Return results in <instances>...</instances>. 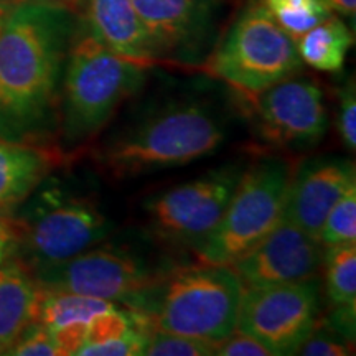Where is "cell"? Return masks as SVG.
I'll return each mask as SVG.
<instances>
[{"mask_svg":"<svg viewBox=\"0 0 356 356\" xmlns=\"http://www.w3.org/2000/svg\"><path fill=\"white\" fill-rule=\"evenodd\" d=\"M293 42L332 15L323 0H259Z\"/></svg>","mask_w":356,"mask_h":356,"instance_id":"obj_21","label":"cell"},{"mask_svg":"<svg viewBox=\"0 0 356 356\" xmlns=\"http://www.w3.org/2000/svg\"><path fill=\"white\" fill-rule=\"evenodd\" d=\"M150 68L118 55L81 29L71 42L61 86L65 140L76 145L97 136L126 99L139 92Z\"/></svg>","mask_w":356,"mask_h":356,"instance_id":"obj_4","label":"cell"},{"mask_svg":"<svg viewBox=\"0 0 356 356\" xmlns=\"http://www.w3.org/2000/svg\"><path fill=\"white\" fill-rule=\"evenodd\" d=\"M30 2H37V3H43V6L66 8V10L70 12H76L79 0H30Z\"/></svg>","mask_w":356,"mask_h":356,"instance_id":"obj_33","label":"cell"},{"mask_svg":"<svg viewBox=\"0 0 356 356\" xmlns=\"http://www.w3.org/2000/svg\"><path fill=\"white\" fill-rule=\"evenodd\" d=\"M338 132L348 152L356 149V95L353 79L340 92L338 106Z\"/></svg>","mask_w":356,"mask_h":356,"instance_id":"obj_28","label":"cell"},{"mask_svg":"<svg viewBox=\"0 0 356 356\" xmlns=\"http://www.w3.org/2000/svg\"><path fill=\"white\" fill-rule=\"evenodd\" d=\"M0 355H6V350H3V346H2V343H0Z\"/></svg>","mask_w":356,"mask_h":356,"instance_id":"obj_35","label":"cell"},{"mask_svg":"<svg viewBox=\"0 0 356 356\" xmlns=\"http://www.w3.org/2000/svg\"><path fill=\"white\" fill-rule=\"evenodd\" d=\"M353 184L356 173L351 160L338 157L307 160L292 173L284 218L318 239L330 208Z\"/></svg>","mask_w":356,"mask_h":356,"instance_id":"obj_14","label":"cell"},{"mask_svg":"<svg viewBox=\"0 0 356 356\" xmlns=\"http://www.w3.org/2000/svg\"><path fill=\"white\" fill-rule=\"evenodd\" d=\"M6 355L15 356H61L55 337L47 327L32 323L7 350Z\"/></svg>","mask_w":356,"mask_h":356,"instance_id":"obj_26","label":"cell"},{"mask_svg":"<svg viewBox=\"0 0 356 356\" xmlns=\"http://www.w3.org/2000/svg\"><path fill=\"white\" fill-rule=\"evenodd\" d=\"M302 65L296 42L259 0H249L202 68L246 97H256L274 84L297 76Z\"/></svg>","mask_w":356,"mask_h":356,"instance_id":"obj_5","label":"cell"},{"mask_svg":"<svg viewBox=\"0 0 356 356\" xmlns=\"http://www.w3.org/2000/svg\"><path fill=\"white\" fill-rule=\"evenodd\" d=\"M114 307L118 304L109 300L40 287L35 323L43 325L48 330H55L65 325L89 323L95 315Z\"/></svg>","mask_w":356,"mask_h":356,"instance_id":"obj_19","label":"cell"},{"mask_svg":"<svg viewBox=\"0 0 356 356\" xmlns=\"http://www.w3.org/2000/svg\"><path fill=\"white\" fill-rule=\"evenodd\" d=\"M150 332L142 327H132L122 337L114 338V340L102 341V343L83 345L76 355L81 356H137L144 355L147 338Z\"/></svg>","mask_w":356,"mask_h":356,"instance_id":"obj_25","label":"cell"},{"mask_svg":"<svg viewBox=\"0 0 356 356\" xmlns=\"http://www.w3.org/2000/svg\"><path fill=\"white\" fill-rule=\"evenodd\" d=\"M55 337L58 348L61 351V356L76 355L78 350L86 343L88 335V323H73L65 325V327L50 330Z\"/></svg>","mask_w":356,"mask_h":356,"instance_id":"obj_31","label":"cell"},{"mask_svg":"<svg viewBox=\"0 0 356 356\" xmlns=\"http://www.w3.org/2000/svg\"><path fill=\"white\" fill-rule=\"evenodd\" d=\"M292 168L266 157L244 168L221 220L195 248L200 264L231 266L284 218Z\"/></svg>","mask_w":356,"mask_h":356,"instance_id":"obj_6","label":"cell"},{"mask_svg":"<svg viewBox=\"0 0 356 356\" xmlns=\"http://www.w3.org/2000/svg\"><path fill=\"white\" fill-rule=\"evenodd\" d=\"M318 239L325 248L356 243V184L351 185L330 208Z\"/></svg>","mask_w":356,"mask_h":356,"instance_id":"obj_22","label":"cell"},{"mask_svg":"<svg viewBox=\"0 0 356 356\" xmlns=\"http://www.w3.org/2000/svg\"><path fill=\"white\" fill-rule=\"evenodd\" d=\"M40 287L132 304L162 270L122 246H92L70 259L32 269Z\"/></svg>","mask_w":356,"mask_h":356,"instance_id":"obj_8","label":"cell"},{"mask_svg":"<svg viewBox=\"0 0 356 356\" xmlns=\"http://www.w3.org/2000/svg\"><path fill=\"white\" fill-rule=\"evenodd\" d=\"M254 131L266 145L304 150L318 145L328 131L323 89L310 78L292 76L256 96Z\"/></svg>","mask_w":356,"mask_h":356,"instance_id":"obj_11","label":"cell"},{"mask_svg":"<svg viewBox=\"0 0 356 356\" xmlns=\"http://www.w3.org/2000/svg\"><path fill=\"white\" fill-rule=\"evenodd\" d=\"M216 343L200 338L178 335V333L152 330L144 355L149 356H210L215 355Z\"/></svg>","mask_w":356,"mask_h":356,"instance_id":"obj_23","label":"cell"},{"mask_svg":"<svg viewBox=\"0 0 356 356\" xmlns=\"http://www.w3.org/2000/svg\"><path fill=\"white\" fill-rule=\"evenodd\" d=\"M322 264L325 293L332 307H356V243L328 246Z\"/></svg>","mask_w":356,"mask_h":356,"instance_id":"obj_20","label":"cell"},{"mask_svg":"<svg viewBox=\"0 0 356 356\" xmlns=\"http://www.w3.org/2000/svg\"><path fill=\"white\" fill-rule=\"evenodd\" d=\"M83 29L118 55L149 66L157 63L132 0H79Z\"/></svg>","mask_w":356,"mask_h":356,"instance_id":"obj_15","label":"cell"},{"mask_svg":"<svg viewBox=\"0 0 356 356\" xmlns=\"http://www.w3.org/2000/svg\"><path fill=\"white\" fill-rule=\"evenodd\" d=\"M243 284L231 266L200 264L167 270L127 307L154 330L218 343L236 330Z\"/></svg>","mask_w":356,"mask_h":356,"instance_id":"obj_3","label":"cell"},{"mask_svg":"<svg viewBox=\"0 0 356 356\" xmlns=\"http://www.w3.org/2000/svg\"><path fill=\"white\" fill-rule=\"evenodd\" d=\"M320 317L322 284L312 275L280 286L244 289L236 330L256 338L273 356L296 355Z\"/></svg>","mask_w":356,"mask_h":356,"instance_id":"obj_7","label":"cell"},{"mask_svg":"<svg viewBox=\"0 0 356 356\" xmlns=\"http://www.w3.org/2000/svg\"><path fill=\"white\" fill-rule=\"evenodd\" d=\"M351 44L353 33L333 13L296 40L302 63L323 73H337L343 68Z\"/></svg>","mask_w":356,"mask_h":356,"instance_id":"obj_18","label":"cell"},{"mask_svg":"<svg viewBox=\"0 0 356 356\" xmlns=\"http://www.w3.org/2000/svg\"><path fill=\"white\" fill-rule=\"evenodd\" d=\"M325 6L332 13H338L341 17L355 19L356 12V0H323Z\"/></svg>","mask_w":356,"mask_h":356,"instance_id":"obj_32","label":"cell"},{"mask_svg":"<svg viewBox=\"0 0 356 356\" xmlns=\"http://www.w3.org/2000/svg\"><path fill=\"white\" fill-rule=\"evenodd\" d=\"M243 170L239 165L216 168L147 200L150 233L172 246L197 248L221 220Z\"/></svg>","mask_w":356,"mask_h":356,"instance_id":"obj_9","label":"cell"},{"mask_svg":"<svg viewBox=\"0 0 356 356\" xmlns=\"http://www.w3.org/2000/svg\"><path fill=\"white\" fill-rule=\"evenodd\" d=\"M73 12L22 0L0 29V137L33 134L50 121L70 51Z\"/></svg>","mask_w":356,"mask_h":356,"instance_id":"obj_1","label":"cell"},{"mask_svg":"<svg viewBox=\"0 0 356 356\" xmlns=\"http://www.w3.org/2000/svg\"><path fill=\"white\" fill-rule=\"evenodd\" d=\"M215 355L218 356H269L270 351L261 345L256 338L248 333L234 330L228 337L218 341L215 346ZM273 356V355H270Z\"/></svg>","mask_w":356,"mask_h":356,"instance_id":"obj_29","label":"cell"},{"mask_svg":"<svg viewBox=\"0 0 356 356\" xmlns=\"http://www.w3.org/2000/svg\"><path fill=\"white\" fill-rule=\"evenodd\" d=\"M55 163L43 147L0 137V213L25 202Z\"/></svg>","mask_w":356,"mask_h":356,"instance_id":"obj_16","label":"cell"},{"mask_svg":"<svg viewBox=\"0 0 356 356\" xmlns=\"http://www.w3.org/2000/svg\"><path fill=\"white\" fill-rule=\"evenodd\" d=\"M12 2H15V3H19V2H22V0H12Z\"/></svg>","mask_w":356,"mask_h":356,"instance_id":"obj_36","label":"cell"},{"mask_svg":"<svg viewBox=\"0 0 356 356\" xmlns=\"http://www.w3.org/2000/svg\"><path fill=\"white\" fill-rule=\"evenodd\" d=\"M24 239V222L0 213V266L10 262L20 252Z\"/></svg>","mask_w":356,"mask_h":356,"instance_id":"obj_30","label":"cell"},{"mask_svg":"<svg viewBox=\"0 0 356 356\" xmlns=\"http://www.w3.org/2000/svg\"><path fill=\"white\" fill-rule=\"evenodd\" d=\"M8 2H12V0H8Z\"/></svg>","mask_w":356,"mask_h":356,"instance_id":"obj_37","label":"cell"},{"mask_svg":"<svg viewBox=\"0 0 356 356\" xmlns=\"http://www.w3.org/2000/svg\"><path fill=\"white\" fill-rule=\"evenodd\" d=\"M323 262V244L282 218L256 246L231 264L243 289L291 284L317 274Z\"/></svg>","mask_w":356,"mask_h":356,"instance_id":"obj_12","label":"cell"},{"mask_svg":"<svg viewBox=\"0 0 356 356\" xmlns=\"http://www.w3.org/2000/svg\"><path fill=\"white\" fill-rule=\"evenodd\" d=\"M136 325L137 323L134 322L131 310H121L119 305L114 307V309L104 310L95 315L91 322L88 323V335L84 345L114 340V338L122 337L124 333H127ZM137 327H140V325H137Z\"/></svg>","mask_w":356,"mask_h":356,"instance_id":"obj_24","label":"cell"},{"mask_svg":"<svg viewBox=\"0 0 356 356\" xmlns=\"http://www.w3.org/2000/svg\"><path fill=\"white\" fill-rule=\"evenodd\" d=\"M8 12V7L6 6V2H0V29H2L3 20H6V15Z\"/></svg>","mask_w":356,"mask_h":356,"instance_id":"obj_34","label":"cell"},{"mask_svg":"<svg viewBox=\"0 0 356 356\" xmlns=\"http://www.w3.org/2000/svg\"><path fill=\"white\" fill-rule=\"evenodd\" d=\"M40 287L26 267L17 262L0 266V343L3 350L35 323Z\"/></svg>","mask_w":356,"mask_h":356,"instance_id":"obj_17","label":"cell"},{"mask_svg":"<svg viewBox=\"0 0 356 356\" xmlns=\"http://www.w3.org/2000/svg\"><path fill=\"white\" fill-rule=\"evenodd\" d=\"M351 353V346L346 338L338 335V333L318 332L315 328L309 338L299 346L296 355L305 356H345Z\"/></svg>","mask_w":356,"mask_h":356,"instance_id":"obj_27","label":"cell"},{"mask_svg":"<svg viewBox=\"0 0 356 356\" xmlns=\"http://www.w3.org/2000/svg\"><path fill=\"white\" fill-rule=\"evenodd\" d=\"M44 207L24 222V251L26 269L60 262L96 246L111 234L113 222L88 197L43 198Z\"/></svg>","mask_w":356,"mask_h":356,"instance_id":"obj_10","label":"cell"},{"mask_svg":"<svg viewBox=\"0 0 356 356\" xmlns=\"http://www.w3.org/2000/svg\"><path fill=\"white\" fill-rule=\"evenodd\" d=\"M228 124L210 104L173 101L142 115L96 150V163L118 180L185 167L216 154Z\"/></svg>","mask_w":356,"mask_h":356,"instance_id":"obj_2","label":"cell"},{"mask_svg":"<svg viewBox=\"0 0 356 356\" xmlns=\"http://www.w3.org/2000/svg\"><path fill=\"white\" fill-rule=\"evenodd\" d=\"M159 61L195 63L211 37L218 0H132Z\"/></svg>","mask_w":356,"mask_h":356,"instance_id":"obj_13","label":"cell"}]
</instances>
